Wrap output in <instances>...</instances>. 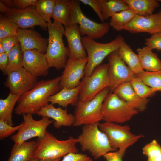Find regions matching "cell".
I'll list each match as a JSON object with an SVG mask.
<instances>
[{"label": "cell", "instance_id": "6da1fadb", "mask_svg": "<svg viewBox=\"0 0 161 161\" xmlns=\"http://www.w3.org/2000/svg\"><path fill=\"white\" fill-rule=\"evenodd\" d=\"M60 76L38 81L35 86L20 96L14 109L15 114L22 115L35 114L41 108L48 104L49 97L58 92L61 88Z\"/></svg>", "mask_w": 161, "mask_h": 161}, {"label": "cell", "instance_id": "7a4b0ae2", "mask_svg": "<svg viewBox=\"0 0 161 161\" xmlns=\"http://www.w3.org/2000/svg\"><path fill=\"white\" fill-rule=\"evenodd\" d=\"M48 44L45 55L49 68L59 70L65 67L69 58L68 47L65 46L63 39L65 27L54 21L47 23Z\"/></svg>", "mask_w": 161, "mask_h": 161}, {"label": "cell", "instance_id": "3957f363", "mask_svg": "<svg viewBox=\"0 0 161 161\" xmlns=\"http://www.w3.org/2000/svg\"><path fill=\"white\" fill-rule=\"evenodd\" d=\"M38 146L34 157L40 159L61 158L70 153H78L77 138L70 136L65 140H59L47 130L44 136L37 138Z\"/></svg>", "mask_w": 161, "mask_h": 161}, {"label": "cell", "instance_id": "277c9868", "mask_svg": "<svg viewBox=\"0 0 161 161\" xmlns=\"http://www.w3.org/2000/svg\"><path fill=\"white\" fill-rule=\"evenodd\" d=\"M98 123L83 125L78 138L82 151H88L94 159L116 151L111 146L106 135L99 129Z\"/></svg>", "mask_w": 161, "mask_h": 161}, {"label": "cell", "instance_id": "5b68a950", "mask_svg": "<svg viewBox=\"0 0 161 161\" xmlns=\"http://www.w3.org/2000/svg\"><path fill=\"white\" fill-rule=\"evenodd\" d=\"M81 40L87 53V62L84 75L86 76L91 75L95 68L100 65L110 54L118 51L124 41V38L121 35L117 36L114 40L107 43L97 42L87 36L82 37Z\"/></svg>", "mask_w": 161, "mask_h": 161}, {"label": "cell", "instance_id": "8992f818", "mask_svg": "<svg viewBox=\"0 0 161 161\" xmlns=\"http://www.w3.org/2000/svg\"><path fill=\"white\" fill-rule=\"evenodd\" d=\"M109 91V87H107L91 100H79L74 111L75 121L73 126H78L99 123L103 120L102 106Z\"/></svg>", "mask_w": 161, "mask_h": 161}, {"label": "cell", "instance_id": "52a82bcc", "mask_svg": "<svg viewBox=\"0 0 161 161\" xmlns=\"http://www.w3.org/2000/svg\"><path fill=\"white\" fill-rule=\"evenodd\" d=\"M98 124L100 130L107 137L112 147L124 155L129 147L144 136L133 134L127 125L106 122Z\"/></svg>", "mask_w": 161, "mask_h": 161}, {"label": "cell", "instance_id": "ba28073f", "mask_svg": "<svg viewBox=\"0 0 161 161\" xmlns=\"http://www.w3.org/2000/svg\"><path fill=\"white\" fill-rule=\"evenodd\" d=\"M101 112L104 122L119 124L129 121L139 112L114 92L108 94L105 98Z\"/></svg>", "mask_w": 161, "mask_h": 161}, {"label": "cell", "instance_id": "9c48e42d", "mask_svg": "<svg viewBox=\"0 0 161 161\" xmlns=\"http://www.w3.org/2000/svg\"><path fill=\"white\" fill-rule=\"evenodd\" d=\"M79 0H71V11L69 26L79 25L81 35H86L93 39H98L106 34L109 29V23H98L87 17L81 9Z\"/></svg>", "mask_w": 161, "mask_h": 161}, {"label": "cell", "instance_id": "30bf717a", "mask_svg": "<svg viewBox=\"0 0 161 161\" xmlns=\"http://www.w3.org/2000/svg\"><path fill=\"white\" fill-rule=\"evenodd\" d=\"M108 68V63L100 64L95 68L91 75L84 76L81 81L79 100H91L104 89L109 87Z\"/></svg>", "mask_w": 161, "mask_h": 161}, {"label": "cell", "instance_id": "8fae6325", "mask_svg": "<svg viewBox=\"0 0 161 161\" xmlns=\"http://www.w3.org/2000/svg\"><path fill=\"white\" fill-rule=\"evenodd\" d=\"M32 114H23V120L22 125L17 133L10 137L14 144H20L34 137H43L47 127L54 120L47 117H42L39 120L34 119Z\"/></svg>", "mask_w": 161, "mask_h": 161}, {"label": "cell", "instance_id": "7c38bea8", "mask_svg": "<svg viewBox=\"0 0 161 161\" xmlns=\"http://www.w3.org/2000/svg\"><path fill=\"white\" fill-rule=\"evenodd\" d=\"M108 61L109 88L112 92L120 86L130 82L136 75L127 66L119 56L118 51H114L107 56Z\"/></svg>", "mask_w": 161, "mask_h": 161}, {"label": "cell", "instance_id": "4fadbf2b", "mask_svg": "<svg viewBox=\"0 0 161 161\" xmlns=\"http://www.w3.org/2000/svg\"><path fill=\"white\" fill-rule=\"evenodd\" d=\"M7 75L4 86L10 89V93L19 96L33 88L38 81V77L23 67Z\"/></svg>", "mask_w": 161, "mask_h": 161}, {"label": "cell", "instance_id": "5bb4252c", "mask_svg": "<svg viewBox=\"0 0 161 161\" xmlns=\"http://www.w3.org/2000/svg\"><path fill=\"white\" fill-rule=\"evenodd\" d=\"M4 16L15 23L19 28L28 29L36 26L44 30L47 28V23L38 14L35 9L28 7L24 9L10 8Z\"/></svg>", "mask_w": 161, "mask_h": 161}, {"label": "cell", "instance_id": "9a60e30c", "mask_svg": "<svg viewBox=\"0 0 161 161\" xmlns=\"http://www.w3.org/2000/svg\"><path fill=\"white\" fill-rule=\"evenodd\" d=\"M87 57L79 59L69 58L61 77V88L72 89L79 86L80 80L85 75Z\"/></svg>", "mask_w": 161, "mask_h": 161}, {"label": "cell", "instance_id": "2e32d148", "mask_svg": "<svg viewBox=\"0 0 161 161\" xmlns=\"http://www.w3.org/2000/svg\"><path fill=\"white\" fill-rule=\"evenodd\" d=\"M123 29L132 33L147 32L152 35L161 32V10L148 16L136 15Z\"/></svg>", "mask_w": 161, "mask_h": 161}, {"label": "cell", "instance_id": "e0dca14e", "mask_svg": "<svg viewBox=\"0 0 161 161\" xmlns=\"http://www.w3.org/2000/svg\"><path fill=\"white\" fill-rule=\"evenodd\" d=\"M23 67L35 77L45 76L49 68L45 53L37 49L23 52Z\"/></svg>", "mask_w": 161, "mask_h": 161}, {"label": "cell", "instance_id": "ac0fdd59", "mask_svg": "<svg viewBox=\"0 0 161 161\" xmlns=\"http://www.w3.org/2000/svg\"><path fill=\"white\" fill-rule=\"evenodd\" d=\"M22 52L37 49L45 53L48 38H43L38 32L32 29L19 28L17 35Z\"/></svg>", "mask_w": 161, "mask_h": 161}, {"label": "cell", "instance_id": "d6986e66", "mask_svg": "<svg viewBox=\"0 0 161 161\" xmlns=\"http://www.w3.org/2000/svg\"><path fill=\"white\" fill-rule=\"evenodd\" d=\"M36 114L53 119L54 120V126L56 128L62 126H73L75 121L74 115L68 113L66 109H63L60 107L55 108L51 103H48L43 107Z\"/></svg>", "mask_w": 161, "mask_h": 161}, {"label": "cell", "instance_id": "ffe728a7", "mask_svg": "<svg viewBox=\"0 0 161 161\" xmlns=\"http://www.w3.org/2000/svg\"><path fill=\"white\" fill-rule=\"evenodd\" d=\"M65 29L64 35L66 38L69 51V58L79 59L87 57L78 25L73 24L65 27Z\"/></svg>", "mask_w": 161, "mask_h": 161}, {"label": "cell", "instance_id": "44dd1931", "mask_svg": "<svg viewBox=\"0 0 161 161\" xmlns=\"http://www.w3.org/2000/svg\"><path fill=\"white\" fill-rule=\"evenodd\" d=\"M119 97L126 102L139 112H143L146 109L149 100L140 97L132 88L130 82L120 86L114 92Z\"/></svg>", "mask_w": 161, "mask_h": 161}, {"label": "cell", "instance_id": "7402d4cb", "mask_svg": "<svg viewBox=\"0 0 161 161\" xmlns=\"http://www.w3.org/2000/svg\"><path fill=\"white\" fill-rule=\"evenodd\" d=\"M81 86L73 89L63 88L56 94L50 96L48 101L53 105L57 104L66 108L69 105L75 106L79 100Z\"/></svg>", "mask_w": 161, "mask_h": 161}, {"label": "cell", "instance_id": "603a6c76", "mask_svg": "<svg viewBox=\"0 0 161 161\" xmlns=\"http://www.w3.org/2000/svg\"><path fill=\"white\" fill-rule=\"evenodd\" d=\"M37 146V141L34 140L14 144L7 161H29L34 157Z\"/></svg>", "mask_w": 161, "mask_h": 161}, {"label": "cell", "instance_id": "cb8c5ba5", "mask_svg": "<svg viewBox=\"0 0 161 161\" xmlns=\"http://www.w3.org/2000/svg\"><path fill=\"white\" fill-rule=\"evenodd\" d=\"M118 52L121 58L136 75L144 71L138 54L133 51L125 41L122 43Z\"/></svg>", "mask_w": 161, "mask_h": 161}, {"label": "cell", "instance_id": "d4e9b609", "mask_svg": "<svg viewBox=\"0 0 161 161\" xmlns=\"http://www.w3.org/2000/svg\"><path fill=\"white\" fill-rule=\"evenodd\" d=\"M136 52L145 71L155 72L161 70V60L152 50L145 46L137 49Z\"/></svg>", "mask_w": 161, "mask_h": 161}, {"label": "cell", "instance_id": "484cf974", "mask_svg": "<svg viewBox=\"0 0 161 161\" xmlns=\"http://www.w3.org/2000/svg\"><path fill=\"white\" fill-rule=\"evenodd\" d=\"M129 8L136 15L147 16L153 14L160 6L157 1L155 0H123Z\"/></svg>", "mask_w": 161, "mask_h": 161}, {"label": "cell", "instance_id": "4316f807", "mask_svg": "<svg viewBox=\"0 0 161 161\" xmlns=\"http://www.w3.org/2000/svg\"><path fill=\"white\" fill-rule=\"evenodd\" d=\"M71 11V0H56L52 18L66 27L69 25Z\"/></svg>", "mask_w": 161, "mask_h": 161}, {"label": "cell", "instance_id": "83f0119b", "mask_svg": "<svg viewBox=\"0 0 161 161\" xmlns=\"http://www.w3.org/2000/svg\"><path fill=\"white\" fill-rule=\"evenodd\" d=\"M19 97L10 93L6 98L0 100V119L3 120L12 126L14 125L12 120V112Z\"/></svg>", "mask_w": 161, "mask_h": 161}, {"label": "cell", "instance_id": "f1b7e54d", "mask_svg": "<svg viewBox=\"0 0 161 161\" xmlns=\"http://www.w3.org/2000/svg\"><path fill=\"white\" fill-rule=\"evenodd\" d=\"M104 20L111 18L114 14L129 8L123 0H97Z\"/></svg>", "mask_w": 161, "mask_h": 161}, {"label": "cell", "instance_id": "f546056e", "mask_svg": "<svg viewBox=\"0 0 161 161\" xmlns=\"http://www.w3.org/2000/svg\"><path fill=\"white\" fill-rule=\"evenodd\" d=\"M136 15L129 8L116 13L111 18L109 23L110 26L117 31H121L123 30V27L129 23Z\"/></svg>", "mask_w": 161, "mask_h": 161}, {"label": "cell", "instance_id": "4dcf8cb0", "mask_svg": "<svg viewBox=\"0 0 161 161\" xmlns=\"http://www.w3.org/2000/svg\"><path fill=\"white\" fill-rule=\"evenodd\" d=\"M8 64L4 74L9 73L23 67V52L21 49L20 43L13 48L8 54Z\"/></svg>", "mask_w": 161, "mask_h": 161}, {"label": "cell", "instance_id": "1f68e13d", "mask_svg": "<svg viewBox=\"0 0 161 161\" xmlns=\"http://www.w3.org/2000/svg\"><path fill=\"white\" fill-rule=\"evenodd\" d=\"M56 0H38L35 10L38 14L47 23L52 22V18Z\"/></svg>", "mask_w": 161, "mask_h": 161}, {"label": "cell", "instance_id": "d6a6232c", "mask_svg": "<svg viewBox=\"0 0 161 161\" xmlns=\"http://www.w3.org/2000/svg\"><path fill=\"white\" fill-rule=\"evenodd\" d=\"M136 76L155 91H161V70L155 72L144 71Z\"/></svg>", "mask_w": 161, "mask_h": 161}, {"label": "cell", "instance_id": "836d02e7", "mask_svg": "<svg viewBox=\"0 0 161 161\" xmlns=\"http://www.w3.org/2000/svg\"><path fill=\"white\" fill-rule=\"evenodd\" d=\"M130 83L134 91L142 98L147 99L154 96L156 92L145 83L140 78L136 76Z\"/></svg>", "mask_w": 161, "mask_h": 161}, {"label": "cell", "instance_id": "e575fe53", "mask_svg": "<svg viewBox=\"0 0 161 161\" xmlns=\"http://www.w3.org/2000/svg\"><path fill=\"white\" fill-rule=\"evenodd\" d=\"M18 27L13 22L0 15V39L11 35H17Z\"/></svg>", "mask_w": 161, "mask_h": 161}, {"label": "cell", "instance_id": "d590c367", "mask_svg": "<svg viewBox=\"0 0 161 161\" xmlns=\"http://www.w3.org/2000/svg\"><path fill=\"white\" fill-rule=\"evenodd\" d=\"M142 152L148 159L154 158L161 154V146L156 140H154L143 147Z\"/></svg>", "mask_w": 161, "mask_h": 161}, {"label": "cell", "instance_id": "8d00e7d4", "mask_svg": "<svg viewBox=\"0 0 161 161\" xmlns=\"http://www.w3.org/2000/svg\"><path fill=\"white\" fill-rule=\"evenodd\" d=\"M22 125H19L13 126H11L2 119H0V140H2L5 138L11 136L16 131H18Z\"/></svg>", "mask_w": 161, "mask_h": 161}, {"label": "cell", "instance_id": "74e56055", "mask_svg": "<svg viewBox=\"0 0 161 161\" xmlns=\"http://www.w3.org/2000/svg\"><path fill=\"white\" fill-rule=\"evenodd\" d=\"M145 41L146 46L150 49L161 50V32L152 35Z\"/></svg>", "mask_w": 161, "mask_h": 161}, {"label": "cell", "instance_id": "f35d334b", "mask_svg": "<svg viewBox=\"0 0 161 161\" xmlns=\"http://www.w3.org/2000/svg\"><path fill=\"white\" fill-rule=\"evenodd\" d=\"M1 43L4 48L5 52L8 54L9 51L17 44H19L18 37L16 35L8 36L0 39Z\"/></svg>", "mask_w": 161, "mask_h": 161}, {"label": "cell", "instance_id": "ab89813d", "mask_svg": "<svg viewBox=\"0 0 161 161\" xmlns=\"http://www.w3.org/2000/svg\"><path fill=\"white\" fill-rule=\"evenodd\" d=\"M61 161H93V160L84 154L70 153L63 157Z\"/></svg>", "mask_w": 161, "mask_h": 161}, {"label": "cell", "instance_id": "60d3db41", "mask_svg": "<svg viewBox=\"0 0 161 161\" xmlns=\"http://www.w3.org/2000/svg\"><path fill=\"white\" fill-rule=\"evenodd\" d=\"M80 2L90 6L97 14L100 20L104 22L105 20L103 16L97 0H80Z\"/></svg>", "mask_w": 161, "mask_h": 161}, {"label": "cell", "instance_id": "b9f144b4", "mask_svg": "<svg viewBox=\"0 0 161 161\" xmlns=\"http://www.w3.org/2000/svg\"><path fill=\"white\" fill-rule=\"evenodd\" d=\"M14 8L24 9L30 6H35L37 0H13Z\"/></svg>", "mask_w": 161, "mask_h": 161}, {"label": "cell", "instance_id": "7bdbcfd3", "mask_svg": "<svg viewBox=\"0 0 161 161\" xmlns=\"http://www.w3.org/2000/svg\"><path fill=\"white\" fill-rule=\"evenodd\" d=\"M124 156L118 150L116 151L109 152L103 156L106 161H122V158Z\"/></svg>", "mask_w": 161, "mask_h": 161}, {"label": "cell", "instance_id": "ee69618b", "mask_svg": "<svg viewBox=\"0 0 161 161\" xmlns=\"http://www.w3.org/2000/svg\"><path fill=\"white\" fill-rule=\"evenodd\" d=\"M8 64V54L5 52L0 54V69L4 74Z\"/></svg>", "mask_w": 161, "mask_h": 161}, {"label": "cell", "instance_id": "f6af8a7d", "mask_svg": "<svg viewBox=\"0 0 161 161\" xmlns=\"http://www.w3.org/2000/svg\"><path fill=\"white\" fill-rule=\"evenodd\" d=\"M10 8L0 1V11L3 14L5 13L9 10Z\"/></svg>", "mask_w": 161, "mask_h": 161}, {"label": "cell", "instance_id": "bcb514c9", "mask_svg": "<svg viewBox=\"0 0 161 161\" xmlns=\"http://www.w3.org/2000/svg\"><path fill=\"white\" fill-rule=\"evenodd\" d=\"M0 1L10 8H14L13 0H0Z\"/></svg>", "mask_w": 161, "mask_h": 161}, {"label": "cell", "instance_id": "7dc6e473", "mask_svg": "<svg viewBox=\"0 0 161 161\" xmlns=\"http://www.w3.org/2000/svg\"><path fill=\"white\" fill-rule=\"evenodd\" d=\"M61 158L54 159H40L33 157L29 161H60Z\"/></svg>", "mask_w": 161, "mask_h": 161}, {"label": "cell", "instance_id": "c3c4849f", "mask_svg": "<svg viewBox=\"0 0 161 161\" xmlns=\"http://www.w3.org/2000/svg\"><path fill=\"white\" fill-rule=\"evenodd\" d=\"M147 161H161V154L155 157L148 159Z\"/></svg>", "mask_w": 161, "mask_h": 161}, {"label": "cell", "instance_id": "681fc988", "mask_svg": "<svg viewBox=\"0 0 161 161\" xmlns=\"http://www.w3.org/2000/svg\"><path fill=\"white\" fill-rule=\"evenodd\" d=\"M5 52V50L1 43H0V54Z\"/></svg>", "mask_w": 161, "mask_h": 161}, {"label": "cell", "instance_id": "f907efd6", "mask_svg": "<svg viewBox=\"0 0 161 161\" xmlns=\"http://www.w3.org/2000/svg\"><path fill=\"white\" fill-rule=\"evenodd\" d=\"M157 1L161 2V0H158Z\"/></svg>", "mask_w": 161, "mask_h": 161}]
</instances>
